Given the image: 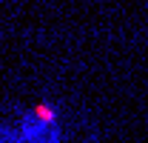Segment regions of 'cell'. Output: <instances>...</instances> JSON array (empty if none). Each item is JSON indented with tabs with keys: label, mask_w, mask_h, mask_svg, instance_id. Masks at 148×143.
Masks as SVG:
<instances>
[{
	"label": "cell",
	"mask_w": 148,
	"mask_h": 143,
	"mask_svg": "<svg viewBox=\"0 0 148 143\" xmlns=\"http://www.w3.org/2000/svg\"><path fill=\"white\" fill-rule=\"evenodd\" d=\"M34 115L43 120V123H49V126L57 123V112H54L51 106H46V103H37V106H34Z\"/></svg>",
	"instance_id": "obj_1"
}]
</instances>
